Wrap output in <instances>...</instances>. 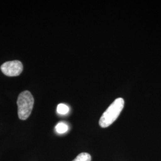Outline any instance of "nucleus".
I'll return each mask as SVG.
<instances>
[{"label":"nucleus","mask_w":161,"mask_h":161,"mask_svg":"<svg viewBox=\"0 0 161 161\" xmlns=\"http://www.w3.org/2000/svg\"><path fill=\"white\" fill-rule=\"evenodd\" d=\"M23 69V64L19 60L6 62L1 66L2 72L8 76H19L22 72Z\"/></svg>","instance_id":"obj_3"},{"label":"nucleus","mask_w":161,"mask_h":161,"mask_svg":"<svg viewBox=\"0 0 161 161\" xmlns=\"http://www.w3.org/2000/svg\"><path fill=\"white\" fill-rule=\"evenodd\" d=\"M68 129H69L68 125L66 123L62 122L58 123L55 127V130L56 132L58 134H64L68 131Z\"/></svg>","instance_id":"obj_4"},{"label":"nucleus","mask_w":161,"mask_h":161,"mask_svg":"<svg viewBox=\"0 0 161 161\" xmlns=\"http://www.w3.org/2000/svg\"><path fill=\"white\" fill-rule=\"evenodd\" d=\"M72 161H92V156L88 153H81Z\"/></svg>","instance_id":"obj_5"},{"label":"nucleus","mask_w":161,"mask_h":161,"mask_svg":"<svg viewBox=\"0 0 161 161\" xmlns=\"http://www.w3.org/2000/svg\"><path fill=\"white\" fill-rule=\"evenodd\" d=\"M69 111V107L64 103L59 104L57 108V112L60 115H66Z\"/></svg>","instance_id":"obj_6"},{"label":"nucleus","mask_w":161,"mask_h":161,"mask_svg":"<svg viewBox=\"0 0 161 161\" xmlns=\"http://www.w3.org/2000/svg\"><path fill=\"white\" fill-rule=\"evenodd\" d=\"M124 106V99L122 98H116L101 116L99 120L100 126L102 128H106L112 124L120 115Z\"/></svg>","instance_id":"obj_1"},{"label":"nucleus","mask_w":161,"mask_h":161,"mask_svg":"<svg viewBox=\"0 0 161 161\" xmlns=\"http://www.w3.org/2000/svg\"><path fill=\"white\" fill-rule=\"evenodd\" d=\"M34 98L31 92L24 91L21 92L17 98L18 116L21 120L27 119L33 109Z\"/></svg>","instance_id":"obj_2"}]
</instances>
